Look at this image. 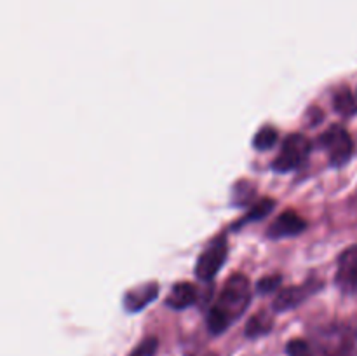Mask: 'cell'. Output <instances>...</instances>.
<instances>
[{
	"label": "cell",
	"instance_id": "obj_1",
	"mask_svg": "<svg viewBox=\"0 0 357 356\" xmlns=\"http://www.w3.org/2000/svg\"><path fill=\"white\" fill-rule=\"evenodd\" d=\"M251 300V286L246 276L232 274L223 285L222 293L208 313V328L213 335H220L243 316Z\"/></svg>",
	"mask_w": 357,
	"mask_h": 356
},
{
	"label": "cell",
	"instance_id": "obj_2",
	"mask_svg": "<svg viewBox=\"0 0 357 356\" xmlns=\"http://www.w3.org/2000/svg\"><path fill=\"white\" fill-rule=\"evenodd\" d=\"M227 253H229V243H227V234H220L215 239L209 241L202 253L199 255L197 264H195V276L201 281H211L222 265L225 264Z\"/></svg>",
	"mask_w": 357,
	"mask_h": 356
},
{
	"label": "cell",
	"instance_id": "obj_3",
	"mask_svg": "<svg viewBox=\"0 0 357 356\" xmlns=\"http://www.w3.org/2000/svg\"><path fill=\"white\" fill-rule=\"evenodd\" d=\"M319 145L326 150L333 166H344L354 156V142L342 126H331L319 136Z\"/></svg>",
	"mask_w": 357,
	"mask_h": 356
},
{
	"label": "cell",
	"instance_id": "obj_4",
	"mask_svg": "<svg viewBox=\"0 0 357 356\" xmlns=\"http://www.w3.org/2000/svg\"><path fill=\"white\" fill-rule=\"evenodd\" d=\"M310 149H312V145H310V142L305 136L298 135V133L289 135L282 142L281 154L274 159L272 168H274V171H281V173L296 170V168H300L305 163L310 154Z\"/></svg>",
	"mask_w": 357,
	"mask_h": 356
},
{
	"label": "cell",
	"instance_id": "obj_5",
	"mask_svg": "<svg viewBox=\"0 0 357 356\" xmlns=\"http://www.w3.org/2000/svg\"><path fill=\"white\" fill-rule=\"evenodd\" d=\"M323 286V283L317 281V279H309L303 285L298 286H289V288L282 290L274 300V311L278 313H284V311L293 309V307H298L300 304L305 299H309L312 293H316L317 290Z\"/></svg>",
	"mask_w": 357,
	"mask_h": 356
},
{
	"label": "cell",
	"instance_id": "obj_6",
	"mask_svg": "<svg viewBox=\"0 0 357 356\" xmlns=\"http://www.w3.org/2000/svg\"><path fill=\"white\" fill-rule=\"evenodd\" d=\"M337 283L345 293L357 295V246L347 248L338 258Z\"/></svg>",
	"mask_w": 357,
	"mask_h": 356
},
{
	"label": "cell",
	"instance_id": "obj_7",
	"mask_svg": "<svg viewBox=\"0 0 357 356\" xmlns=\"http://www.w3.org/2000/svg\"><path fill=\"white\" fill-rule=\"evenodd\" d=\"M307 227L305 220L295 212H284L268 225L267 236L271 239H282V237L296 236Z\"/></svg>",
	"mask_w": 357,
	"mask_h": 356
},
{
	"label": "cell",
	"instance_id": "obj_8",
	"mask_svg": "<svg viewBox=\"0 0 357 356\" xmlns=\"http://www.w3.org/2000/svg\"><path fill=\"white\" fill-rule=\"evenodd\" d=\"M157 293H159L157 283H145V285L135 286L124 293V307L129 313H138L155 299Z\"/></svg>",
	"mask_w": 357,
	"mask_h": 356
},
{
	"label": "cell",
	"instance_id": "obj_9",
	"mask_svg": "<svg viewBox=\"0 0 357 356\" xmlns=\"http://www.w3.org/2000/svg\"><path fill=\"white\" fill-rule=\"evenodd\" d=\"M195 297H197V292H195V286L192 283L181 281L176 283L171 290V293L167 295L166 304L171 307V309H187L192 304L195 302Z\"/></svg>",
	"mask_w": 357,
	"mask_h": 356
},
{
	"label": "cell",
	"instance_id": "obj_10",
	"mask_svg": "<svg viewBox=\"0 0 357 356\" xmlns=\"http://www.w3.org/2000/svg\"><path fill=\"white\" fill-rule=\"evenodd\" d=\"M274 206H275L274 199H271V198L261 199V201H258L257 205L251 206V212L248 213V215H244L243 218L239 220V222L234 223L232 229H241V227H244V225H246V223L257 222V220H261V218H264V216H267L268 213H271L272 209H274Z\"/></svg>",
	"mask_w": 357,
	"mask_h": 356
},
{
	"label": "cell",
	"instance_id": "obj_11",
	"mask_svg": "<svg viewBox=\"0 0 357 356\" xmlns=\"http://www.w3.org/2000/svg\"><path fill=\"white\" fill-rule=\"evenodd\" d=\"M255 199V187L246 180H241L232 188V205L234 206H250Z\"/></svg>",
	"mask_w": 357,
	"mask_h": 356
},
{
	"label": "cell",
	"instance_id": "obj_12",
	"mask_svg": "<svg viewBox=\"0 0 357 356\" xmlns=\"http://www.w3.org/2000/svg\"><path fill=\"white\" fill-rule=\"evenodd\" d=\"M272 328V320L267 316V314L260 313V314H255L246 325V335L248 337L255 339V337H260V335L268 334Z\"/></svg>",
	"mask_w": 357,
	"mask_h": 356
},
{
	"label": "cell",
	"instance_id": "obj_13",
	"mask_svg": "<svg viewBox=\"0 0 357 356\" xmlns=\"http://www.w3.org/2000/svg\"><path fill=\"white\" fill-rule=\"evenodd\" d=\"M278 143V131L272 126H264L260 131L255 135L253 147L258 150H268Z\"/></svg>",
	"mask_w": 357,
	"mask_h": 356
},
{
	"label": "cell",
	"instance_id": "obj_14",
	"mask_svg": "<svg viewBox=\"0 0 357 356\" xmlns=\"http://www.w3.org/2000/svg\"><path fill=\"white\" fill-rule=\"evenodd\" d=\"M157 348H159V341L155 337H149L136 346L129 356H155Z\"/></svg>",
	"mask_w": 357,
	"mask_h": 356
},
{
	"label": "cell",
	"instance_id": "obj_15",
	"mask_svg": "<svg viewBox=\"0 0 357 356\" xmlns=\"http://www.w3.org/2000/svg\"><path fill=\"white\" fill-rule=\"evenodd\" d=\"M335 105H337V108L342 114H352L356 110V103L351 91H342V93H338L335 96Z\"/></svg>",
	"mask_w": 357,
	"mask_h": 356
},
{
	"label": "cell",
	"instance_id": "obj_16",
	"mask_svg": "<svg viewBox=\"0 0 357 356\" xmlns=\"http://www.w3.org/2000/svg\"><path fill=\"white\" fill-rule=\"evenodd\" d=\"M286 353H288V356H312L310 346L305 341H302V339L289 341L288 346H286Z\"/></svg>",
	"mask_w": 357,
	"mask_h": 356
},
{
	"label": "cell",
	"instance_id": "obj_17",
	"mask_svg": "<svg viewBox=\"0 0 357 356\" xmlns=\"http://www.w3.org/2000/svg\"><path fill=\"white\" fill-rule=\"evenodd\" d=\"M281 281H282V278L279 274L265 276V278H261L260 281H258L257 288L260 293H271V292H274V290L279 288Z\"/></svg>",
	"mask_w": 357,
	"mask_h": 356
}]
</instances>
